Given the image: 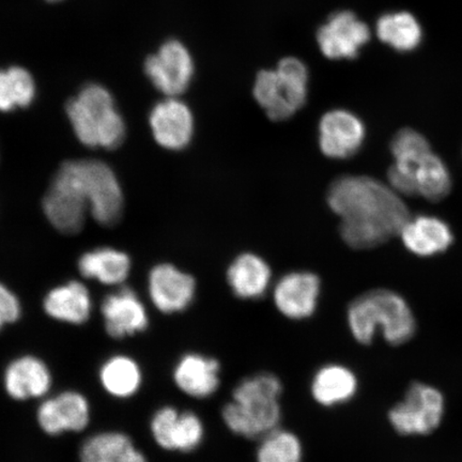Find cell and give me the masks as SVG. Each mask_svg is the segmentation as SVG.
<instances>
[{
  "label": "cell",
  "instance_id": "6da1fadb",
  "mask_svg": "<svg viewBox=\"0 0 462 462\" xmlns=\"http://www.w3.org/2000/svg\"><path fill=\"white\" fill-rule=\"evenodd\" d=\"M327 198L340 218L344 241L356 250L377 247L400 236L411 217L402 196L371 177H340L331 184Z\"/></svg>",
  "mask_w": 462,
  "mask_h": 462
},
{
  "label": "cell",
  "instance_id": "7a4b0ae2",
  "mask_svg": "<svg viewBox=\"0 0 462 462\" xmlns=\"http://www.w3.org/2000/svg\"><path fill=\"white\" fill-rule=\"evenodd\" d=\"M282 393L284 384L273 373H257L240 380L221 410L225 427L236 437L258 441L281 426Z\"/></svg>",
  "mask_w": 462,
  "mask_h": 462
},
{
  "label": "cell",
  "instance_id": "3957f363",
  "mask_svg": "<svg viewBox=\"0 0 462 462\" xmlns=\"http://www.w3.org/2000/svg\"><path fill=\"white\" fill-rule=\"evenodd\" d=\"M346 325L357 344L371 346L381 335L386 343L402 346L417 332V319L400 293L374 289L352 300L346 310Z\"/></svg>",
  "mask_w": 462,
  "mask_h": 462
},
{
  "label": "cell",
  "instance_id": "277c9868",
  "mask_svg": "<svg viewBox=\"0 0 462 462\" xmlns=\"http://www.w3.org/2000/svg\"><path fill=\"white\" fill-rule=\"evenodd\" d=\"M67 114L75 135L87 147L115 149L125 140V121L106 87L85 86L68 103Z\"/></svg>",
  "mask_w": 462,
  "mask_h": 462
},
{
  "label": "cell",
  "instance_id": "5b68a950",
  "mask_svg": "<svg viewBox=\"0 0 462 462\" xmlns=\"http://www.w3.org/2000/svg\"><path fill=\"white\" fill-rule=\"evenodd\" d=\"M309 69L294 57L282 60L274 70L257 74L253 95L270 119L286 120L304 106L309 94Z\"/></svg>",
  "mask_w": 462,
  "mask_h": 462
},
{
  "label": "cell",
  "instance_id": "8992f818",
  "mask_svg": "<svg viewBox=\"0 0 462 462\" xmlns=\"http://www.w3.org/2000/svg\"><path fill=\"white\" fill-rule=\"evenodd\" d=\"M446 413V400L435 386L414 383L403 400L390 409L392 429L403 437L427 436L437 430Z\"/></svg>",
  "mask_w": 462,
  "mask_h": 462
},
{
  "label": "cell",
  "instance_id": "52a82bcc",
  "mask_svg": "<svg viewBox=\"0 0 462 462\" xmlns=\"http://www.w3.org/2000/svg\"><path fill=\"white\" fill-rule=\"evenodd\" d=\"M97 223L113 226L124 209V195L111 167L97 160L69 161Z\"/></svg>",
  "mask_w": 462,
  "mask_h": 462
},
{
  "label": "cell",
  "instance_id": "ba28073f",
  "mask_svg": "<svg viewBox=\"0 0 462 462\" xmlns=\"http://www.w3.org/2000/svg\"><path fill=\"white\" fill-rule=\"evenodd\" d=\"M43 209L51 224L60 233L78 234L83 228L86 213L90 212L89 205L69 162L56 173L45 194Z\"/></svg>",
  "mask_w": 462,
  "mask_h": 462
},
{
  "label": "cell",
  "instance_id": "9c48e42d",
  "mask_svg": "<svg viewBox=\"0 0 462 462\" xmlns=\"http://www.w3.org/2000/svg\"><path fill=\"white\" fill-rule=\"evenodd\" d=\"M194 61L187 46L169 40L144 62V72L162 94L176 97L189 88L194 77Z\"/></svg>",
  "mask_w": 462,
  "mask_h": 462
},
{
  "label": "cell",
  "instance_id": "30bf717a",
  "mask_svg": "<svg viewBox=\"0 0 462 462\" xmlns=\"http://www.w3.org/2000/svg\"><path fill=\"white\" fill-rule=\"evenodd\" d=\"M321 282L309 271H292L275 282L273 303L280 315L291 321L310 319L319 306Z\"/></svg>",
  "mask_w": 462,
  "mask_h": 462
},
{
  "label": "cell",
  "instance_id": "8fae6325",
  "mask_svg": "<svg viewBox=\"0 0 462 462\" xmlns=\"http://www.w3.org/2000/svg\"><path fill=\"white\" fill-rule=\"evenodd\" d=\"M371 36V29L355 14L339 11L318 29L317 43L328 60H355Z\"/></svg>",
  "mask_w": 462,
  "mask_h": 462
},
{
  "label": "cell",
  "instance_id": "7c38bea8",
  "mask_svg": "<svg viewBox=\"0 0 462 462\" xmlns=\"http://www.w3.org/2000/svg\"><path fill=\"white\" fill-rule=\"evenodd\" d=\"M149 294L161 313H182L194 302L196 281L172 264H159L149 274Z\"/></svg>",
  "mask_w": 462,
  "mask_h": 462
},
{
  "label": "cell",
  "instance_id": "4fadbf2b",
  "mask_svg": "<svg viewBox=\"0 0 462 462\" xmlns=\"http://www.w3.org/2000/svg\"><path fill=\"white\" fill-rule=\"evenodd\" d=\"M365 138L362 120L345 109L323 115L319 124V146L323 154L335 160L348 159L359 152Z\"/></svg>",
  "mask_w": 462,
  "mask_h": 462
},
{
  "label": "cell",
  "instance_id": "5bb4252c",
  "mask_svg": "<svg viewBox=\"0 0 462 462\" xmlns=\"http://www.w3.org/2000/svg\"><path fill=\"white\" fill-rule=\"evenodd\" d=\"M172 379L183 394L207 400L221 388L222 365L215 356L188 352L173 367Z\"/></svg>",
  "mask_w": 462,
  "mask_h": 462
},
{
  "label": "cell",
  "instance_id": "9a60e30c",
  "mask_svg": "<svg viewBox=\"0 0 462 462\" xmlns=\"http://www.w3.org/2000/svg\"><path fill=\"white\" fill-rule=\"evenodd\" d=\"M37 420L42 430L50 436L82 431L90 420L89 403L78 392H63L40 404Z\"/></svg>",
  "mask_w": 462,
  "mask_h": 462
},
{
  "label": "cell",
  "instance_id": "2e32d148",
  "mask_svg": "<svg viewBox=\"0 0 462 462\" xmlns=\"http://www.w3.org/2000/svg\"><path fill=\"white\" fill-rule=\"evenodd\" d=\"M149 121L155 141L163 148L182 150L192 140V112L176 97L159 102L150 114Z\"/></svg>",
  "mask_w": 462,
  "mask_h": 462
},
{
  "label": "cell",
  "instance_id": "e0dca14e",
  "mask_svg": "<svg viewBox=\"0 0 462 462\" xmlns=\"http://www.w3.org/2000/svg\"><path fill=\"white\" fill-rule=\"evenodd\" d=\"M360 381L349 366L342 363H328L316 369L310 383V394L322 408L343 406L355 400Z\"/></svg>",
  "mask_w": 462,
  "mask_h": 462
},
{
  "label": "cell",
  "instance_id": "ac0fdd59",
  "mask_svg": "<svg viewBox=\"0 0 462 462\" xmlns=\"http://www.w3.org/2000/svg\"><path fill=\"white\" fill-rule=\"evenodd\" d=\"M101 311L106 332L114 338H124L143 332L149 326L147 310L130 288L108 294L104 299Z\"/></svg>",
  "mask_w": 462,
  "mask_h": 462
},
{
  "label": "cell",
  "instance_id": "d6986e66",
  "mask_svg": "<svg viewBox=\"0 0 462 462\" xmlns=\"http://www.w3.org/2000/svg\"><path fill=\"white\" fill-rule=\"evenodd\" d=\"M392 169L412 181L418 196L427 200L446 199L452 189V179L446 164L432 150L418 160L395 162Z\"/></svg>",
  "mask_w": 462,
  "mask_h": 462
},
{
  "label": "cell",
  "instance_id": "ffe728a7",
  "mask_svg": "<svg viewBox=\"0 0 462 462\" xmlns=\"http://www.w3.org/2000/svg\"><path fill=\"white\" fill-rule=\"evenodd\" d=\"M5 389L15 401L42 397L51 385V374L45 363L25 356L11 362L4 375Z\"/></svg>",
  "mask_w": 462,
  "mask_h": 462
},
{
  "label": "cell",
  "instance_id": "44dd1931",
  "mask_svg": "<svg viewBox=\"0 0 462 462\" xmlns=\"http://www.w3.org/2000/svg\"><path fill=\"white\" fill-rule=\"evenodd\" d=\"M226 280L236 298L252 301L263 298L269 291L273 273L262 257L245 253L230 263Z\"/></svg>",
  "mask_w": 462,
  "mask_h": 462
},
{
  "label": "cell",
  "instance_id": "7402d4cb",
  "mask_svg": "<svg viewBox=\"0 0 462 462\" xmlns=\"http://www.w3.org/2000/svg\"><path fill=\"white\" fill-rule=\"evenodd\" d=\"M404 246L419 256L441 253L453 242L448 225L437 217H410L401 231Z\"/></svg>",
  "mask_w": 462,
  "mask_h": 462
},
{
  "label": "cell",
  "instance_id": "603a6c76",
  "mask_svg": "<svg viewBox=\"0 0 462 462\" xmlns=\"http://www.w3.org/2000/svg\"><path fill=\"white\" fill-rule=\"evenodd\" d=\"M43 308L53 319L83 325L91 314L90 293L80 282H70L51 291L44 299Z\"/></svg>",
  "mask_w": 462,
  "mask_h": 462
},
{
  "label": "cell",
  "instance_id": "cb8c5ba5",
  "mask_svg": "<svg viewBox=\"0 0 462 462\" xmlns=\"http://www.w3.org/2000/svg\"><path fill=\"white\" fill-rule=\"evenodd\" d=\"M80 462H148L129 436L107 431L87 439L79 452Z\"/></svg>",
  "mask_w": 462,
  "mask_h": 462
},
{
  "label": "cell",
  "instance_id": "d4e9b609",
  "mask_svg": "<svg viewBox=\"0 0 462 462\" xmlns=\"http://www.w3.org/2000/svg\"><path fill=\"white\" fill-rule=\"evenodd\" d=\"M131 269L126 254L113 248H99L84 254L79 262L80 274L106 285H120L128 279Z\"/></svg>",
  "mask_w": 462,
  "mask_h": 462
},
{
  "label": "cell",
  "instance_id": "484cf974",
  "mask_svg": "<svg viewBox=\"0 0 462 462\" xmlns=\"http://www.w3.org/2000/svg\"><path fill=\"white\" fill-rule=\"evenodd\" d=\"M380 42L398 51H411L423 39V31L415 16L406 11L383 14L377 22Z\"/></svg>",
  "mask_w": 462,
  "mask_h": 462
},
{
  "label": "cell",
  "instance_id": "4316f807",
  "mask_svg": "<svg viewBox=\"0 0 462 462\" xmlns=\"http://www.w3.org/2000/svg\"><path fill=\"white\" fill-rule=\"evenodd\" d=\"M142 372L138 364L125 356H116L103 364L100 380L103 388L114 397L128 398L134 395L142 384Z\"/></svg>",
  "mask_w": 462,
  "mask_h": 462
},
{
  "label": "cell",
  "instance_id": "83f0119b",
  "mask_svg": "<svg viewBox=\"0 0 462 462\" xmlns=\"http://www.w3.org/2000/svg\"><path fill=\"white\" fill-rule=\"evenodd\" d=\"M36 97V83L26 69L11 67L0 70V111L31 106Z\"/></svg>",
  "mask_w": 462,
  "mask_h": 462
},
{
  "label": "cell",
  "instance_id": "f1b7e54d",
  "mask_svg": "<svg viewBox=\"0 0 462 462\" xmlns=\"http://www.w3.org/2000/svg\"><path fill=\"white\" fill-rule=\"evenodd\" d=\"M256 462H303L304 447L297 433L276 429L259 439Z\"/></svg>",
  "mask_w": 462,
  "mask_h": 462
},
{
  "label": "cell",
  "instance_id": "f546056e",
  "mask_svg": "<svg viewBox=\"0 0 462 462\" xmlns=\"http://www.w3.org/2000/svg\"><path fill=\"white\" fill-rule=\"evenodd\" d=\"M205 437L206 427L199 415L182 411L172 433V452L192 453L201 446Z\"/></svg>",
  "mask_w": 462,
  "mask_h": 462
},
{
  "label": "cell",
  "instance_id": "4dcf8cb0",
  "mask_svg": "<svg viewBox=\"0 0 462 462\" xmlns=\"http://www.w3.org/2000/svg\"><path fill=\"white\" fill-rule=\"evenodd\" d=\"M180 411L175 407L166 406L154 413L150 424L153 439L158 446L172 452V432Z\"/></svg>",
  "mask_w": 462,
  "mask_h": 462
},
{
  "label": "cell",
  "instance_id": "1f68e13d",
  "mask_svg": "<svg viewBox=\"0 0 462 462\" xmlns=\"http://www.w3.org/2000/svg\"><path fill=\"white\" fill-rule=\"evenodd\" d=\"M21 314L19 299L7 287L0 284V330L7 323H14L19 319Z\"/></svg>",
  "mask_w": 462,
  "mask_h": 462
},
{
  "label": "cell",
  "instance_id": "d6a6232c",
  "mask_svg": "<svg viewBox=\"0 0 462 462\" xmlns=\"http://www.w3.org/2000/svg\"><path fill=\"white\" fill-rule=\"evenodd\" d=\"M49 2H60V0H49Z\"/></svg>",
  "mask_w": 462,
  "mask_h": 462
}]
</instances>
